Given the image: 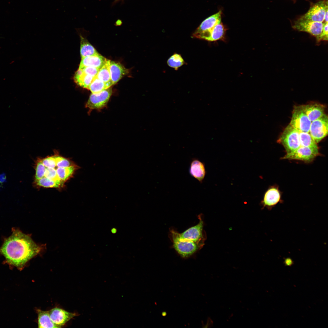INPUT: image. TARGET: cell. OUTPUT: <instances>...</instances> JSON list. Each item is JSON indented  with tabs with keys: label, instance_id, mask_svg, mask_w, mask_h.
<instances>
[{
	"label": "cell",
	"instance_id": "ba28073f",
	"mask_svg": "<svg viewBox=\"0 0 328 328\" xmlns=\"http://www.w3.org/2000/svg\"><path fill=\"white\" fill-rule=\"evenodd\" d=\"M323 26V22L300 17L294 22L292 27L299 31L307 32L316 37L321 33Z\"/></svg>",
	"mask_w": 328,
	"mask_h": 328
},
{
	"label": "cell",
	"instance_id": "30bf717a",
	"mask_svg": "<svg viewBox=\"0 0 328 328\" xmlns=\"http://www.w3.org/2000/svg\"><path fill=\"white\" fill-rule=\"evenodd\" d=\"M327 9V0L319 1L310 7L301 18L313 21L323 22L324 21L325 14Z\"/></svg>",
	"mask_w": 328,
	"mask_h": 328
},
{
	"label": "cell",
	"instance_id": "7a4b0ae2",
	"mask_svg": "<svg viewBox=\"0 0 328 328\" xmlns=\"http://www.w3.org/2000/svg\"><path fill=\"white\" fill-rule=\"evenodd\" d=\"M197 225L182 233L173 229L170 231V238L175 250L182 257L187 258L194 254L202 245L203 222L199 217Z\"/></svg>",
	"mask_w": 328,
	"mask_h": 328
},
{
	"label": "cell",
	"instance_id": "1f68e13d",
	"mask_svg": "<svg viewBox=\"0 0 328 328\" xmlns=\"http://www.w3.org/2000/svg\"><path fill=\"white\" fill-rule=\"evenodd\" d=\"M122 0H114V3H116L118 1H121Z\"/></svg>",
	"mask_w": 328,
	"mask_h": 328
},
{
	"label": "cell",
	"instance_id": "d4e9b609",
	"mask_svg": "<svg viewBox=\"0 0 328 328\" xmlns=\"http://www.w3.org/2000/svg\"><path fill=\"white\" fill-rule=\"evenodd\" d=\"M185 62L181 56L179 54L175 53L168 60L167 63L170 67L177 70L178 69L185 64Z\"/></svg>",
	"mask_w": 328,
	"mask_h": 328
},
{
	"label": "cell",
	"instance_id": "83f0119b",
	"mask_svg": "<svg viewBox=\"0 0 328 328\" xmlns=\"http://www.w3.org/2000/svg\"><path fill=\"white\" fill-rule=\"evenodd\" d=\"M45 170L44 165L39 159L37 160L36 166V174L35 176V180H39L44 176Z\"/></svg>",
	"mask_w": 328,
	"mask_h": 328
},
{
	"label": "cell",
	"instance_id": "9c48e42d",
	"mask_svg": "<svg viewBox=\"0 0 328 328\" xmlns=\"http://www.w3.org/2000/svg\"><path fill=\"white\" fill-rule=\"evenodd\" d=\"M112 93V89L110 87L98 93H92L86 104V107L92 109H100L104 107L108 102Z\"/></svg>",
	"mask_w": 328,
	"mask_h": 328
},
{
	"label": "cell",
	"instance_id": "6da1fadb",
	"mask_svg": "<svg viewBox=\"0 0 328 328\" xmlns=\"http://www.w3.org/2000/svg\"><path fill=\"white\" fill-rule=\"evenodd\" d=\"M41 248L29 236L19 230H15L4 241L0 252L9 264L21 268L39 253Z\"/></svg>",
	"mask_w": 328,
	"mask_h": 328
},
{
	"label": "cell",
	"instance_id": "5b68a950",
	"mask_svg": "<svg viewBox=\"0 0 328 328\" xmlns=\"http://www.w3.org/2000/svg\"><path fill=\"white\" fill-rule=\"evenodd\" d=\"M311 123L301 105L294 107L289 123L290 125L299 132H309Z\"/></svg>",
	"mask_w": 328,
	"mask_h": 328
},
{
	"label": "cell",
	"instance_id": "3957f363",
	"mask_svg": "<svg viewBox=\"0 0 328 328\" xmlns=\"http://www.w3.org/2000/svg\"><path fill=\"white\" fill-rule=\"evenodd\" d=\"M299 132L289 124L280 136L278 142L283 146L287 153L293 152L300 146Z\"/></svg>",
	"mask_w": 328,
	"mask_h": 328
},
{
	"label": "cell",
	"instance_id": "9a60e30c",
	"mask_svg": "<svg viewBox=\"0 0 328 328\" xmlns=\"http://www.w3.org/2000/svg\"><path fill=\"white\" fill-rule=\"evenodd\" d=\"M109 69L113 85L117 83L128 73V70L122 64L110 60Z\"/></svg>",
	"mask_w": 328,
	"mask_h": 328
},
{
	"label": "cell",
	"instance_id": "cb8c5ba5",
	"mask_svg": "<svg viewBox=\"0 0 328 328\" xmlns=\"http://www.w3.org/2000/svg\"><path fill=\"white\" fill-rule=\"evenodd\" d=\"M108 88L104 83L95 76L88 89L92 93H97Z\"/></svg>",
	"mask_w": 328,
	"mask_h": 328
},
{
	"label": "cell",
	"instance_id": "603a6c76",
	"mask_svg": "<svg viewBox=\"0 0 328 328\" xmlns=\"http://www.w3.org/2000/svg\"><path fill=\"white\" fill-rule=\"evenodd\" d=\"M299 138L300 146L319 149L317 143L309 132H299Z\"/></svg>",
	"mask_w": 328,
	"mask_h": 328
},
{
	"label": "cell",
	"instance_id": "8992f818",
	"mask_svg": "<svg viewBox=\"0 0 328 328\" xmlns=\"http://www.w3.org/2000/svg\"><path fill=\"white\" fill-rule=\"evenodd\" d=\"M319 149L300 146L293 152L287 153L282 159L298 160L310 162L319 155Z\"/></svg>",
	"mask_w": 328,
	"mask_h": 328
},
{
	"label": "cell",
	"instance_id": "2e32d148",
	"mask_svg": "<svg viewBox=\"0 0 328 328\" xmlns=\"http://www.w3.org/2000/svg\"><path fill=\"white\" fill-rule=\"evenodd\" d=\"M189 172L193 177L202 183L206 173L204 164L197 159H194L191 162Z\"/></svg>",
	"mask_w": 328,
	"mask_h": 328
},
{
	"label": "cell",
	"instance_id": "484cf974",
	"mask_svg": "<svg viewBox=\"0 0 328 328\" xmlns=\"http://www.w3.org/2000/svg\"><path fill=\"white\" fill-rule=\"evenodd\" d=\"M37 186L46 188H60L59 185L55 182L48 179L43 178L35 180Z\"/></svg>",
	"mask_w": 328,
	"mask_h": 328
},
{
	"label": "cell",
	"instance_id": "f546056e",
	"mask_svg": "<svg viewBox=\"0 0 328 328\" xmlns=\"http://www.w3.org/2000/svg\"><path fill=\"white\" fill-rule=\"evenodd\" d=\"M83 71L86 74L95 77L97 74L99 69L94 67H87L82 69Z\"/></svg>",
	"mask_w": 328,
	"mask_h": 328
},
{
	"label": "cell",
	"instance_id": "4dcf8cb0",
	"mask_svg": "<svg viewBox=\"0 0 328 328\" xmlns=\"http://www.w3.org/2000/svg\"><path fill=\"white\" fill-rule=\"evenodd\" d=\"M328 9L326 10L324 15V21L325 22H328Z\"/></svg>",
	"mask_w": 328,
	"mask_h": 328
},
{
	"label": "cell",
	"instance_id": "7402d4cb",
	"mask_svg": "<svg viewBox=\"0 0 328 328\" xmlns=\"http://www.w3.org/2000/svg\"><path fill=\"white\" fill-rule=\"evenodd\" d=\"M77 166L75 165L67 167H58L56 169L58 176L60 180L64 183L73 175Z\"/></svg>",
	"mask_w": 328,
	"mask_h": 328
},
{
	"label": "cell",
	"instance_id": "52a82bcc",
	"mask_svg": "<svg viewBox=\"0 0 328 328\" xmlns=\"http://www.w3.org/2000/svg\"><path fill=\"white\" fill-rule=\"evenodd\" d=\"M328 129V116L325 113L320 118L311 122L309 133L317 143L327 135Z\"/></svg>",
	"mask_w": 328,
	"mask_h": 328
},
{
	"label": "cell",
	"instance_id": "44dd1931",
	"mask_svg": "<svg viewBox=\"0 0 328 328\" xmlns=\"http://www.w3.org/2000/svg\"><path fill=\"white\" fill-rule=\"evenodd\" d=\"M80 38V53L81 58L95 55L98 53L88 41L81 36Z\"/></svg>",
	"mask_w": 328,
	"mask_h": 328
},
{
	"label": "cell",
	"instance_id": "e0dca14e",
	"mask_svg": "<svg viewBox=\"0 0 328 328\" xmlns=\"http://www.w3.org/2000/svg\"><path fill=\"white\" fill-rule=\"evenodd\" d=\"M38 314V326L39 328H60L52 321L48 311L40 309L37 310Z\"/></svg>",
	"mask_w": 328,
	"mask_h": 328
},
{
	"label": "cell",
	"instance_id": "4fadbf2b",
	"mask_svg": "<svg viewBox=\"0 0 328 328\" xmlns=\"http://www.w3.org/2000/svg\"><path fill=\"white\" fill-rule=\"evenodd\" d=\"M301 106L311 122L320 118L325 114V106L320 104L315 103Z\"/></svg>",
	"mask_w": 328,
	"mask_h": 328
},
{
	"label": "cell",
	"instance_id": "8fae6325",
	"mask_svg": "<svg viewBox=\"0 0 328 328\" xmlns=\"http://www.w3.org/2000/svg\"><path fill=\"white\" fill-rule=\"evenodd\" d=\"M48 311L52 321L60 327L76 316L75 313L58 308H53Z\"/></svg>",
	"mask_w": 328,
	"mask_h": 328
},
{
	"label": "cell",
	"instance_id": "d6986e66",
	"mask_svg": "<svg viewBox=\"0 0 328 328\" xmlns=\"http://www.w3.org/2000/svg\"><path fill=\"white\" fill-rule=\"evenodd\" d=\"M110 60L107 59L105 64L100 68L96 77L104 83L108 87L113 85L111 80L109 66Z\"/></svg>",
	"mask_w": 328,
	"mask_h": 328
},
{
	"label": "cell",
	"instance_id": "f1b7e54d",
	"mask_svg": "<svg viewBox=\"0 0 328 328\" xmlns=\"http://www.w3.org/2000/svg\"><path fill=\"white\" fill-rule=\"evenodd\" d=\"M328 22H324L323 23V29L321 33L316 37L317 41L328 40Z\"/></svg>",
	"mask_w": 328,
	"mask_h": 328
},
{
	"label": "cell",
	"instance_id": "4316f807",
	"mask_svg": "<svg viewBox=\"0 0 328 328\" xmlns=\"http://www.w3.org/2000/svg\"><path fill=\"white\" fill-rule=\"evenodd\" d=\"M56 164L59 167H67L74 165L68 159L55 154Z\"/></svg>",
	"mask_w": 328,
	"mask_h": 328
},
{
	"label": "cell",
	"instance_id": "5bb4252c",
	"mask_svg": "<svg viewBox=\"0 0 328 328\" xmlns=\"http://www.w3.org/2000/svg\"><path fill=\"white\" fill-rule=\"evenodd\" d=\"M107 59L98 53L95 55L81 58L79 69L87 67L101 68L105 64Z\"/></svg>",
	"mask_w": 328,
	"mask_h": 328
},
{
	"label": "cell",
	"instance_id": "277c9868",
	"mask_svg": "<svg viewBox=\"0 0 328 328\" xmlns=\"http://www.w3.org/2000/svg\"><path fill=\"white\" fill-rule=\"evenodd\" d=\"M222 12L220 11L205 19L193 34L194 38L207 40L214 26L221 21Z\"/></svg>",
	"mask_w": 328,
	"mask_h": 328
},
{
	"label": "cell",
	"instance_id": "ffe728a7",
	"mask_svg": "<svg viewBox=\"0 0 328 328\" xmlns=\"http://www.w3.org/2000/svg\"><path fill=\"white\" fill-rule=\"evenodd\" d=\"M226 29L221 22L218 23L211 32L207 41H215L224 39Z\"/></svg>",
	"mask_w": 328,
	"mask_h": 328
},
{
	"label": "cell",
	"instance_id": "ac0fdd59",
	"mask_svg": "<svg viewBox=\"0 0 328 328\" xmlns=\"http://www.w3.org/2000/svg\"><path fill=\"white\" fill-rule=\"evenodd\" d=\"M94 77L85 74L82 69H78L75 72L74 80L78 85L88 89Z\"/></svg>",
	"mask_w": 328,
	"mask_h": 328
},
{
	"label": "cell",
	"instance_id": "7c38bea8",
	"mask_svg": "<svg viewBox=\"0 0 328 328\" xmlns=\"http://www.w3.org/2000/svg\"><path fill=\"white\" fill-rule=\"evenodd\" d=\"M281 200V195L277 187H272L265 192L261 201L263 207L271 209L279 202Z\"/></svg>",
	"mask_w": 328,
	"mask_h": 328
}]
</instances>
